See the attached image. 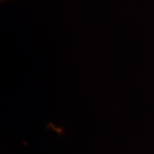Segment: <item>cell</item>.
<instances>
[{
    "instance_id": "1",
    "label": "cell",
    "mask_w": 154,
    "mask_h": 154,
    "mask_svg": "<svg viewBox=\"0 0 154 154\" xmlns=\"http://www.w3.org/2000/svg\"><path fill=\"white\" fill-rule=\"evenodd\" d=\"M9 1H15V0H1V2H9Z\"/></svg>"
}]
</instances>
